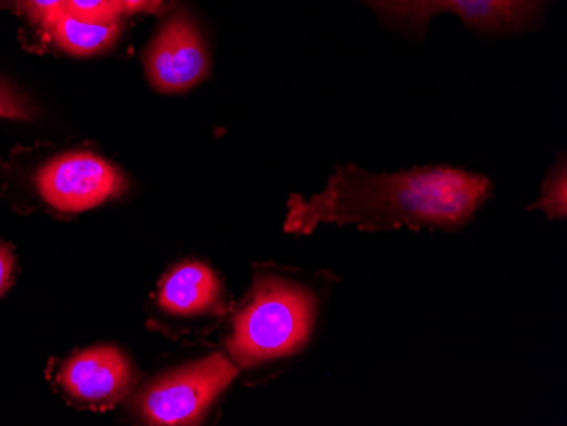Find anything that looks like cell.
I'll return each instance as SVG.
<instances>
[{"instance_id": "cell-1", "label": "cell", "mask_w": 567, "mask_h": 426, "mask_svg": "<svg viewBox=\"0 0 567 426\" xmlns=\"http://www.w3.org/2000/svg\"><path fill=\"white\" fill-rule=\"evenodd\" d=\"M492 190V180L484 175L447 165L398 174H371L353 164L342 165L323 193L308 200L291 196L284 230L309 235L320 222H337L362 231L403 227L454 231L471 221Z\"/></svg>"}, {"instance_id": "cell-2", "label": "cell", "mask_w": 567, "mask_h": 426, "mask_svg": "<svg viewBox=\"0 0 567 426\" xmlns=\"http://www.w3.org/2000/svg\"><path fill=\"white\" fill-rule=\"evenodd\" d=\"M315 295L291 281L259 278L234 321L229 355L238 367L288 357L308 342L313 329Z\"/></svg>"}, {"instance_id": "cell-3", "label": "cell", "mask_w": 567, "mask_h": 426, "mask_svg": "<svg viewBox=\"0 0 567 426\" xmlns=\"http://www.w3.org/2000/svg\"><path fill=\"white\" fill-rule=\"evenodd\" d=\"M238 365L215 354L161 375L138 397V413L152 425H194L234 383Z\"/></svg>"}, {"instance_id": "cell-4", "label": "cell", "mask_w": 567, "mask_h": 426, "mask_svg": "<svg viewBox=\"0 0 567 426\" xmlns=\"http://www.w3.org/2000/svg\"><path fill=\"white\" fill-rule=\"evenodd\" d=\"M41 202L62 215L89 211L121 196L126 179L120 168L89 152H69L44 162L33 177Z\"/></svg>"}, {"instance_id": "cell-5", "label": "cell", "mask_w": 567, "mask_h": 426, "mask_svg": "<svg viewBox=\"0 0 567 426\" xmlns=\"http://www.w3.org/2000/svg\"><path fill=\"white\" fill-rule=\"evenodd\" d=\"M146 79L162 94H181L197 87L212 72V52L203 28L186 8L165 19L146 48Z\"/></svg>"}, {"instance_id": "cell-6", "label": "cell", "mask_w": 567, "mask_h": 426, "mask_svg": "<svg viewBox=\"0 0 567 426\" xmlns=\"http://www.w3.org/2000/svg\"><path fill=\"white\" fill-rule=\"evenodd\" d=\"M53 383L73 403L106 408L130 393L135 374L123 352L101 345L81 350L65 359L56 367Z\"/></svg>"}, {"instance_id": "cell-7", "label": "cell", "mask_w": 567, "mask_h": 426, "mask_svg": "<svg viewBox=\"0 0 567 426\" xmlns=\"http://www.w3.org/2000/svg\"><path fill=\"white\" fill-rule=\"evenodd\" d=\"M553 0H444V12L457 15L470 30L505 37L543 22Z\"/></svg>"}, {"instance_id": "cell-8", "label": "cell", "mask_w": 567, "mask_h": 426, "mask_svg": "<svg viewBox=\"0 0 567 426\" xmlns=\"http://www.w3.org/2000/svg\"><path fill=\"white\" fill-rule=\"evenodd\" d=\"M221 284L209 267L186 262L172 269L158 289V306L174 316H197L215 310Z\"/></svg>"}, {"instance_id": "cell-9", "label": "cell", "mask_w": 567, "mask_h": 426, "mask_svg": "<svg viewBox=\"0 0 567 426\" xmlns=\"http://www.w3.org/2000/svg\"><path fill=\"white\" fill-rule=\"evenodd\" d=\"M123 24L121 19L111 22L85 21L65 14L51 28L50 38L56 48L72 56H94L114 46Z\"/></svg>"}, {"instance_id": "cell-10", "label": "cell", "mask_w": 567, "mask_h": 426, "mask_svg": "<svg viewBox=\"0 0 567 426\" xmlns=\"http://www.w3.org/2000/svg\"><path fill=\"white\" fill-rule=\"evenodd\" d=\"M384 27L422 41L435 15L444 12V0H362Z\"/></svg>"}, {"instance_id": "cell-11", "label": "cell", "mask_w": 567, "mask_h": 426, "mask_svg": "<svg viewBox=\"0 0 567 426\" xmlns=\"http://www.w3.org/2000/svg\"><path fill=\"white\" fill-rule=\"evenodd\" d=\"M530 209H543L553 219L567 216V167L566 157L560 155L559 164L554 165L543 184L540 199Z\"/></svg>"}, {"instance_id": "cell-12", "label": "cell", "mask_w": 567, "mask_h": 426, "mask_svg": "<svg viewBox=\"0 0 567 426\" xmlns=\"http://www.w3.org/2000/svg\"><path fill=\"white\" fill-rule=\"evenodd\" d=\"M25 19L41 33H50L60 18L69 11V0H16Z\"/></svg>"}, {"instance_id": "cell-13", "label": "cell", "mask_w": 567, "mask_h": 426, "mask_svg": "<svg viewBox=\"0 0 567 426\" xmlns=\"http://www.w3.org/2000/svg\"><path fill=\"white\" fill-rule=\"evenodd\" d=\"M38 114L33 98L18 85L0 77V117L6 120L31 121Z\"/></svg>"}, {"instance_id": "cell-14", "label": "cell", "mask_w": 567, "mask_h": 426, "mask_svg": "<svg viewBox=\"0 0 567 426\" xmlns=\"http://www.w3.org/2000/svg\"><path fill=\"white\" fill-rule=\"evenodd\" d=\"M66 14L85 21L111 22L123 15L120 0H69Z\"/></svg>"}, {"instance_id": "cell-15", "label": "cell", "mask_w": 567, "mask_h": 426, "mask_svg": "<svg viewBox=\"0 0 567 426\" xmlns=\"http://www.w3.org/2000/svg\"><path fill=\"white\" fill-rule=\"evenodd\" d=\"M16 279V256L11 245L0 241V298L12 288Z\"/></svg>"}, {"instance_id": "cell-16", "label": "cell", "mask_w": 567, "mask_h": 426, "mask_svg": "<svg viewBox=\"0 0 567 426\" xmlns=\"http://www.w3.org/2000/svg\"><path fill=\"white\" fill-rule=\"evenodd\" d=\"M165 0H120L123 14H136V12H158Z\"/></svg>"}, {"instance_id": "cell-17", "label": "cell", "mask_w": 567, "mask_h": 426, "mask_svg": "<svg viewBox=\"0 0 567 426\" xmlns=\"http://www.w3.org/2000/svg\"><path fill=\"white\" fill-rule=\"evenodd\" d=\"M9 0H0V8H6L8 6Z\"/></svg>"}]
</instances>
